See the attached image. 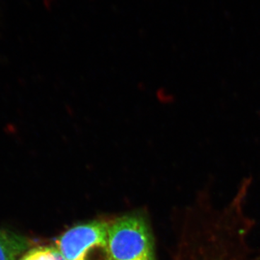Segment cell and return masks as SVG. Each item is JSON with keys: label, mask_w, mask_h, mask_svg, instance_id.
Returning a JSON list of instances; mask_svg holds the SVG:
<instances>
[{"label": "cell", "mask_w": 260, "mask_h": 260, "mask_svg": "<svg viewBox=\"0 0 260 260\" xmlns=\"http://www.w3.org/2000/svg\"><path fill=\"white\" fill-rule=\"evenodd\" d=\"M28 246L25 238L14 233L0 231V260H18Z\"/></svg>", "instance_id": "3"}, {"label": "cell", "mask_w": 260, "mask_h": 260, "mask_svg": "<svg viewBox=\"0 0 260 260\" xmlns=\"http://www.w3.org/2000/svg\"><path fill=\"white\" fill-rule=\"evenodd\" d=\"M19 260H67L57 248L54 246H39L24 254Z\"/></svg>", "instance_id": "4"}, {"label": "cell", "mask_w": 260, "mask_h": 260, "mask_svg": "<svg viewBox=\"0 0 260 260\" xmlns=\"http://www.w3.org/2000/svg\"><path fill=\"white\" fill-rule=\"evenodd\" d=\"M108 243L113 260H155L150 229L139 215H125L109 224Z\"/></svg>", "instance_id": "1"}, {"label": "cell", "mask_w": 260, "mask_h": 260, "mask_svg": "<svg viewBox=\"0 0 260 260\" xmlns=\"http://www.w3.org/2000/svg\"><path fill=\"white\" fill-rule=\"evenodd\" d=\"M109 223L91 221L67 231L56 247L67 260H113L108 243Z\"/></svg>", "instance_id": "2"}]
</instances>
